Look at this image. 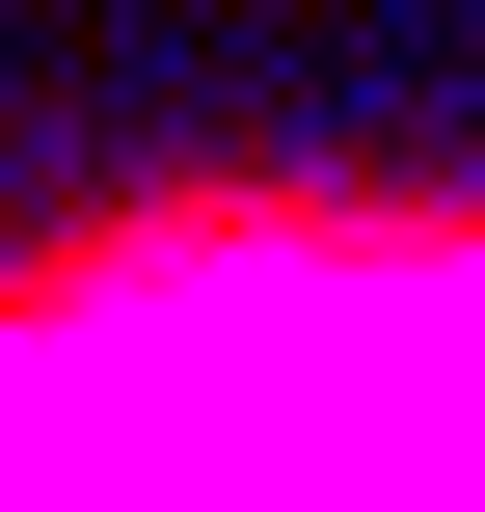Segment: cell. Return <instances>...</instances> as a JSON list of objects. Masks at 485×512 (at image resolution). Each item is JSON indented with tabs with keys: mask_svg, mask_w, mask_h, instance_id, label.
Segmentation results:
<instances>
[{
	"mask_svg": "<svg viewBox=\"0 0 485 512\" xmlns=\"http://www.w3.org/2000/svg\"><path fill=\"white\" fill-rule=\"evenodd\" d=\"M0 512H485V189L0 243Z\"/></svg>",
	"mask_w": 485,
	"mask_h": 512,
	"instance_id": "obj_1",
	"label": "cell"
}]
</instances>
